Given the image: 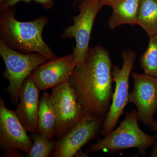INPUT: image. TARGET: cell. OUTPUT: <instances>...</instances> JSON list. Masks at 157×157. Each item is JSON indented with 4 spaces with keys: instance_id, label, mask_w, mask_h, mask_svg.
Listing matches in <instances>:
<instances>
[{
    "instance_id": "cell-1",
    "label": "cell",
    "mask_w": 157,
    "mask_h": 157,
    "mask_svg": "<svg viewBox=\"0 0 157 157\" xmlns=\"http://www.w3.org/2000/svg\"><path fill=\"white\" fill-rule=\"evenodd\" d=\"M112 67L108 51L99 45L90 48L85 63L76 66L69 81L85 116L104 121L113 94Z\"/></svg>"
},
{
    "instance_id": "cell-2",
    "label": "cell",
    "mask_w": 157,
    "mask_h": 157,
    "mask_svg": "<svg viewBox=\"0 0 157 157\" xmlns=\"http://www.w3.org/2000/svg\"><path fill=\"white\" fill-rule=\"evenodd\" d=\"M15 6L1 10V39L17 51L40 54L48 60L56 59L42 38L44 27L49 22L48 17L42 16L32 21H21L15 18Z\"/></svg>"
},
{
    "instance_id": "cell-3",
    "label": "cell",
    "mask_w": 157,
    "mask_h": 157,
    "mask_svg": "<svg viewBox=\"0 0 157 157\" xmlns=\"http://www.w3.org/2000/svg\"><path fill=\"white\" fill-rule=\"evenodd\" d=\"M138 121L137 111L128 113L117 128L90 145L86 153L88 154L102 150L111 152L134 147L137 149L139 154L145 155L146 150L155 144L157 137L143 132Z\"/></svg>"
},
{
    "instance_id": "cell-4",
    "label": "cell",
    "mask_w": 157,
    "mask_h": 157,
    "mask_svg": "<svg viewBox=\"0 0 157 157\" xmlns=\"http://www.w3.org/2000/svg\"><path fill=\"white\" fill-rule=\"evenodd\" d=\"M0 55L6 66L3 76L9 82L7 90L10 100L12 104L17 105L23 82L38 66L48 59L39 53H20L1 39Z\"/></svg>"
},
{
    "instance_id": "cell-5",
    "label": "cell",
    "mask_w": 157,
    "mask_h": 157,
    "mask_svg": "<svg viewBox=\"0 0 157 157\" xmlns=\"http://www.w3.org/2000/svg\"><path fill=\"white\" fill-rule=\"evenodd\" d=\"M104 6L100 0H82L78 6L79 13L71 17L74 21L73 25L65 29L61 34L63 39H75L73 53L76 66L86 60L94 22Z\"/></svg>"
},
{
    "instance_id": "cell-6",
    "label": "cell",
    "mask_w": 157,
    "mask_h": 157,
    "mask_svg": "<svg viewBox=\"0 0 157 157\" xmlns=\"http://www.w3.org/2000/svg\"><path fill=\"white\" fill-rule=\"evenodd\" d=\"M136 53L132 50H124L122 53L121 68L113 66L112 75L115 82V90L113 94L112 103L103 123L102 134L106 137L113 131L118 121L124 113V109L128 104L129 79L136 59Z\"/></svg>"
},
{
    "instance_id": "cell-7",
    "label": "cell",
    "mask_w": 157,
    "mask_h": 157,
    "mask_svg": "<svg viewBox=\"0 0 157 157\" xmlns=\"http://www.w3.org/2000/svg\"><path fill=\"white\" fill-rule=\"evenodd\" d=\"M50 98L56 116L55 137L58 140L83 118L85 113L69 80L53 87Z\"/></svg>"
},
{
    "instance_id": "cell-8",
    "label": "cell",
    "mask_w": 157,
    "mask_h": 157,
    "mask_svg": "<svg viewBox=\"0 0 157 157\" xmlns=\"http://www.w3.org/2000/svg\"><path fill=\"white\" fill-rule=\"evenodd\" d=\"M19 120L14 110L7 108L5 101L0 99V147L4 151L2 157L23 156L33 146L31 137Z\"/></svg>"
},
{
    "instance_id": "cell-9",
    "label": "cell",
    "mask_w": 157,
    "mask_h": 157,
    "mask_svg": "<svg viewBox=\"0 0 157 157\" xmlns=\"http://www.w3.org/2000/svg\"><path fill=\"white\" fill-rule=\"evenodd\" d=\"M134 90L129 93L128 103L137 108L138 120L150 129L154 122L157 110V78L146 73H131Z\"/></svg>"
},
{
    "instance_id": "cell-10",
    "label": "cell",
    "mask_w": 157,
    "mask_h": 157,
    "mask_svg": "<svg viewBox=\"0 0 157 157\" xmlns=\"http://www.w3.org/2000/svg\"><path fill=\"white\" fill-rule=\"evenodd\" d=\"M103 123L101 120L84 116L62 138L55 140V146L51 156H76L82 147L96 137Z\"/></svg>"
},
{
    "instance_id": "cell-11",
    "label": "cell",
    "mask_w": 157,
    "mask_h": 157,
    "mask_svg": "<svg viewBox=\"0 0 157 157\" xmlns=\"http://www.w3.org/2000/svg\"><path fill=\"white\" fill-rule=\"evenodd\" d=\"M39 65L30 75L40 90L53 88L68 81L76 65L73 52Z\"/></svg>"
},
{
    "instance_id": "cell-12",
    "label": "cell",
    "mask_w": 157,
    "mask_h": 157,
    "mask_svg": "<svg viewBox=\"0 0 157 157\" xmlns=\"http://www.w3.org/2000/svg\"><path fill=\"white\" fill-rule=\"evenodd\" d=\"M39 90L31 76L21 88L19 101L14 112L27 132H36L39 106Z\"/></svg>"
},
{
    "instance_id": "cell-13",
    "label": "cell",
    "mask_w": 157,
    "mask_h": 157,
    "mask_svg": "<svg viewBox=\"0 0 157 157\" xmlns=\"http://www.w3.org/2000/svg\"><path fill=\"white\" fill-rule=\"evenodd\" d=\"M139 1L114 0L110 3L113 12L108 20L109 28L114 29L126 24L137 25Z\"/></svg>"
},
{
    "instance_id": "cell-14",
    "label": "cell",
    "mask_w": 157,
    "mask_h": 157,
    "mask_svg": "<svg viewBox=\"0 0 157 157\" xmlns=\"http://www.w3.org/2000/svg\"><path fill=\"white\" fill-rule=\"evenodd\" d=\"M56 116L50 98V94L45 92L39 101V117L36 132L45 135L53 140L56 128Z\"/></svg>"
},
{
    "instance_id": "cell-15",
    "label": "cell",
    "mask_w": 157,
    "mask_h": 157,
    "mask_svg": "<svg viewBox=\"0 0 157 157\" xmlns=\"http://www.w3.org/2000/svg\"><path fill=\"white\" fill-rule=\"evenodd\" d=\"M137 25L149 37L157 33V0H140Z\"/></svg>"
},
{
    "instance_id": "cell-16",
    "label": "cell",
    "mask_w": 157,
    "mask_h": 157,
    "mask_svg": "<svg viewBox=\"0 0 157 157\" xmlns=\"http://www.w3.org/2000/svg\"><path fill=\"white\" fill-rule=\"evenodd\" d=\"M147 48L140 59L144 73L157 78V33L149 37Z\"/></svg>"
},
{
    "instance_id": "cell-17",
    "label": "cell",
    "mask_w": 157,
    "mask_h": 157,
    "mask_svg": "<svg viewBox=\"0 0 157 157\" xmlns=\"http://www.w3.org/2000/svg\"><path fill=\"white\" fill-rule=\"evenodd\" d=\"M31 138L33 146L27 154V157H48L50 156L55 146V142L50 140L45 135L35 132Z\"/></svg>"
},
{
    "instance_id": "cell-18",
    "label": "cell",
    "mask_w": 157,
    "mask_h": 157,
    "mask_svg": "<svg viewBox=\"0 0 157 157\" xmlns=\"http://www.w3.org/2000/svg\"><path fill=\"white\" fill-rule=\"evenodd\" d=\"M82 1V0H74L73 8L75 7L77 3L80 2ZM32 2H35L40 4L44 9H50L53 6L54 0H5L4 2L2 5H0V9L2 10L8 7L15 6L21 2L29 3Z\"/></svg>"
},
{
    "instance_id": "cell-19",
    "label": "cell",
    "mask_w": 157,
    "mask_h": 157,
    "mask_svg": "<svg viewBox=\"0 0 157 157\" xmlns=\"http://www.w3.org/2000/svg\"><path fill=\"white\" fill-rule=\"evenodd\" d=\"M154 145V146L153 149L152 151L151 157H157V137Z\"/></svg>"
},
{
    "instance_id": "cell-20",
    "label": "cell",
    "mask_w": 157,
    "mask_h": 157,
    "mask_svg": "<svg viewBox=\"0 0 157 157\" xmlns=\"http://www.w3.org/2000/svg\"><path fill=\"white\" fill-rule=\"evenodd\" d=\"M114 0H100V2L103 4L104 6H109L110 3Z\"/></svg>"
},
{
    "instance_id": "cell-21",
    "label": "cell",
    "mask_w": 157,
    "mask_h": 157,
    "mask_svg": "<svg viewBox=\"0 0 157 157\" xmlns=\"http://www.w3.org/2000/svg\"><path fill=\"white\" fill-rule=\"evenodd\" d=\"M150 129L152 131L157 132V121H155Z\"/></svg>"
},
{
    "instance_id": "cell-22",
    "label": "cell",
    "mask_w": 157,
    "mask_h": 157,
    "mask_svg": "<svg viewBox=\"0 0 157 157\" xmlns=\"http://www.w3.org/2000/svg\"><path fill=\"white\" fill-rule=\"evenodd\" d=\"M5 0H0V5H2L3 2H4Z\"/></svg>"
}]
</instances>
